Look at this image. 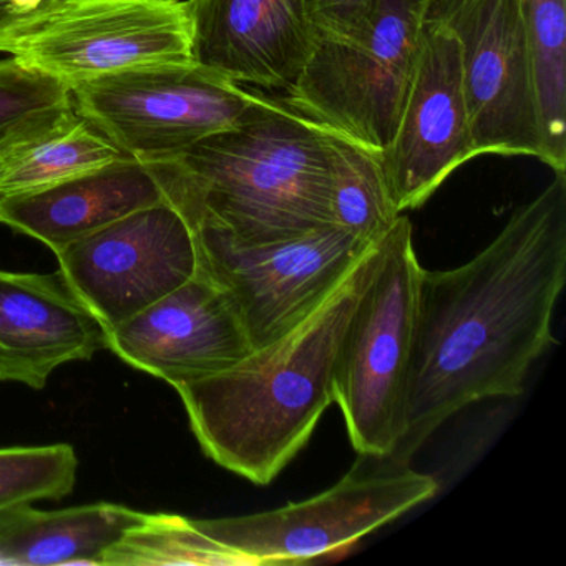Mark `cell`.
Instances as JSON below:
<instances>
[{
    "label": "cell",
    "instance_id": "obj_1",
    "mask_svg": "<svg viewBox=\"0 0 566 566\" xmlns=\"http://www.w3.org/2000/svg\"><path fill=\"white\" fill-rule=\"evenodd\" d=\"M566 281V175L522 205L469 263L420 270L402 433L387 462L410 457L470 403L518 397L555 343Z\"/></svg>",
    "mask_w": 566,
    "mask_h": 566
},
{
    "label": "cell",
    "instance_id": "obj_2",
    "mask_svg": "<svg viewBox=\"0 0 566 566\" xmlns=\"http://www.w3.org/2000/svg\"><path fill=\"white\" fill-rule=\"evenodd\" d=\"M379 244L284 336L221 373L175 387L198 443L218 465L268 485L307 446L334 403L337 353L379 263Z\"/></svg>",
    "mask_w": 566,
    "mask_h": 566
},
{
    "label": "cell",
    "instance_id": "obj_3",
    "mask_svg": "<svg viewBox=\"0 0 566 566\" xmlns=\"http://www.w3.org/2000/svg\"><path fill=\"white\" fill-rule=\"evenodd\" d=\"M158 161L168 201L191 228L256 247L333 224V134L283 101Z\"/></svg>",
    "mask_w": 566,
    "mask_h": 566
},
{
    "label": "cell",
    "instance_id": "obj_4",
    "mask_svg": "<svg viewBox=\"0 0 566 566\" xmlns=\"http://www.w3.org/2000/svg\"><path fill=\"white\" fill-rule=\"evenodd\" d=\"M420 270L412 224L400 214L380 240L379 263L350 316L334 367V403L354 449L369 459H389L402 433Z\"/></svg>",
    "mask_w": 566,
    "mask_h": 566
},
{
    "label": "cell",
    "instance_id": "obj_5",
    "mask_svg": "<svg viewBox=\"0 0 566 566\" xmlns=\"http://www.w3.org/2000/svg\"><path fill=\"white\" fill-rule=\"evenodd\" d=\"M426 8L427 0H377L359 34L317 35L284 104L324 130L382 154L416 71Z\"/></svg>",
    "mask_w": 566,
    "mask_h": 566
},
{
    "label": "cell",
    "instance_id": "obj_6",
    "mask_svg": "<svg viewBox=\"0 0 566 566\" xmlns=\"http://www.w3.org/2000/svg\"><path fill=\"white\" fill-rule=\"evenodd\" d=\"M75 111L130 157H174L253 115L268 98L201 67L161 62L71 88Z\"/></svg>",
    "mask_w": 566,
    "mask_h": 566
},
{
    "label": "cell",
    "instance_id": "obj_7",
    "mask_svg": "<svg viewBox=\"0 0 566 566\" xmlns=\"http://www.w3.org/2000/svg\"><path fill=\"white\" fill-rule=\"evenodd\" d=\"M437 492L432 475L384 460L376 470L354 467L336 485L303 502L193 523L244 566L304 563L343 552Z\"/></svg>",
    "mask_w": 566,
    "mask_h": 566
},
{
    "label": "cell",
    "instance_id": "obj_8",
    "mask_svg": "<svg viewBox=\"0 0 566 566\" xmlns=\"http://www.w3.org/2000/svg\"><path fill=\"white\" fill-rule=\"evenodd\" d=\"M0 52L67 88L140 65L193 61L181 0H59L0 39Z\"/></svg>",
    "mask_w": 566,
    "mask_h": 566
},
{
    "label": "cell",
    "instance_id": "obj_9",
    "mask_svg": "<svg viewBox=\"0 0 566 566\" xmlns=\"http://www.w3.org/2000/svg\"><path fill=\"white\" fill-rule=\"evenodd\" d=\"M193 231L200 270L227 291L253 349L293 329L377 244L334 224L256 247L207 227Z\"/></svg>",
    "mask_w": 566,
    "mask_h": 566
},
{
    "label": "cell",
    "instance_id": "obj_10",
    "mask_svg": "<svg viewBox=\"0 0 566 566\" xmlns=\"http://www.w3.org/2000/svg\"><path fill=\"white\" fill-rule=\"evenodd\" d=\"M426 18L446 25L459 44L476 154L526 155L543 161L518 0H427Z\"/></svg>",
    "mask_w": 566,
    "mask_h": 566
},
{
    "label": "cell",
    "instance_id": "obj_11",
    "mask_svg": "<svg viewBox=\"0 0 566 566\" xmlns=\"http://www.w3.org/2000/svg\"><path fill=\"white\" fill-rule=\"evenodd\" d=\"M55 254L65 280L105 329L178 290L200 266L193 228L168 200L135 211Z\"/></svg>",
    "mask_w": 566,
    "mask_h": 566
},
{
    "label": "cell",
    "instance_id": "obj_12",
    "mask_svg": "<svg viewBox=\"0 0 566 566\" xmlns=\"http://www.w3.org/2000/svg\"><path fill=\"white\" fill-rule=\"evenodd\" d=\"M459 44L440 22L423 15L419 55L396 134L379 155L396 210L422 207L437 188L476 157Z\"/></svg>",
    "mask_w": 566,
    "mask_h": 566
},
{
    "label": "cell",
    "instance_id": "obj_13",
    "mask_svg": "<svg viewBox=\"0 0 566 566\" xmlns=\"http://www.w3.org/2000/svg\"><path fill=\"white\" fill-rule=\"evenodd\" d=\"M107 349L178 387L234 366L253 346L227 291L198 266L178 290L107 329Z\"/></svg>",
    "mask_w": 566,
    "mask_h": 566
},
{
    "label": "cell",
    "instance_id": "obj_14",
    "mask_svg": "<svg viewBox=\"0 0 566 566\" xmlns=\"http://www.w3.org/2000/svg\"><path fill=\"white\" fill-rule=\"evenodd\" d=\"M191 57L238 85L286 92L317 41L306 0H187Z\"/></svg>",
    "mask_w": 566,
    "mask_h": 566
},
{
    "label": "cell",
    "instance_id": "obj_15",
    "mask_svg": "<svg viewBox=\"0 0 566 566\" xmlns=\"http://www.w3.org/2000/svg\"><path fill=\"white\" fill-rule=\"evenodd\" d=\"M107 349V329L62 271H0V382L44 389L55 369Z\"/></svg>",
    "mask_w": 566,
    "mask_h": 566
},
{
    "label": "cell",
    "instance_id": "obj_16",
    "mask_svg": "<svg viewBox=\"0 0 566 566\" xmlns=\"http://www.w3.org/2000/svg\"><path fill=\"white\" fill-rule=\"evenodd\" d=\"M167 200L160 161L127 155L55 187L2 198L0 223L59 253L81 238Z\"/></svg>",
    "mask_w": 566,
    "mask_h": 566
},
{
    "label": "cell",
    "instance_id": "obj_17",
    "mask_svg": "<svg viewBox=\"0 0 566 566\" xmlns=\"http://www.w3.org/2000/svg\"><path fill=\"white\" fill-rule=\"evenodd\" d=\"M150 513L117 503L44 512L31 503L0 509V565H104L105 555Z\"/></svg>",
    "mask_w": 566,
    "mask_h": 566
},
{
    "label": "cell",
    "instance_id": "obj_18",
    "mask_svg": "<svg viewBox=\"0 0 566 566\" xmlns=\"http://www.w3.org/2000/svg\"><path fill=\"white\" fill-rule=\"evenodd\" d=\"M127 157L71 108L0 147V198L34 193Z\"/></svg>",
    "mask_w": 566,
    "mask_h": 566
},
{
    "label": "cell",
    "instance_id": "obj_19",
    "mask_svg": "<svg viewBox=\"0 0 566 566\" xmlns=\"http://www.w3.org/2000/svg\"><path fill=\"white\" fill-rule=\"evenodd\" d=\"M532 61L543 164L566 168V0H518Z\"/></svg>",
    "mask_w": 566,
    "mask_h": 566
},
{
    "label": "cell",
    "instance_id": "obj_20",
    "mask_svg": "<svg viewBox=\"0 0 566 566\" xmlns=\"http://www.w3.org/2000/svg\"><path fill=\"white\" fill-rule=\"evenodd\" d=\"M329 213L334 227L366 243H379L400 217L379 154L334 134Z\"/></svg>",
    "mask_w": 566,
    "mask_h": 566
},
{
    "label": "cell",
    "instance_id": "obj_21",
    "mask_svg": "<svg viewBox=\"0 0 566 566\" xmlns=\"http://www.w3.org/2000/svg\"><path fill=\"white\" fill-rule=\"evenodd\" d=\"M78 457L69 443L0 449V509L74 492Z\"/></svg>",
    "mask_w": 566,
    "mask_h": 566
},
{
    "label": "cell",
    "instance_id": "obj_22",
    "mask_svg": "<svg viewBox=\"0 0 566 566\" xmlns=\"http://www.w3.org/2000/svg\"><path fill=\"white\" fill-rule=\"evenodd\" d=\"M71 108V88L12 55L0 59V147Z\"/></svg>",
    "mask_w": 566,
    "mask_h": 566
},
{
    "label": "cell",
    "instance_id": "obj_23",
    "mask_svg": "<svg viewBox=\"0 0 566 566\" xmlns=\"http://www.w3.org/2000/svg\"><path fill=\"white\" fill-rule=\"evenodd\" d=\"M317 35L359 34L376 11L377 0H306Z\"/></svg>",
    "mask_w": 566,
    "mask_h": 566
},
{
    "label": "cell",
    "instance_id": "obj_24",
    "mask_svg": "<svg viewBox=\"0 0 566 566\" xmlns=\"http://www.w3.org/2000/svg\"><path fill=\"white\" fill-rule=\"evenodd\" d=\"M49 9L51 8L32 11V9L21 8L15 0H0V39L18 34L22 29L34 24Z\"/></svg>",
    "mask_w": 566,
    "mask_h": 566
},
{
    "label": "cell",
    "instance_id": "obj_25",
    "mask_svg": "<svg viewBox=\"0 0 566 566\" xmlns=\"http://www.w3.org/2000/svg\"><path fill=\"white\" fill-rule=\"evenodd\" d=\"M21 8L32 9V11H39V9L52 8L57 4L59 0H15Z\"/></svg>",
    "mask_w": 566,
    "mask_h": 566
}]
</instances>
